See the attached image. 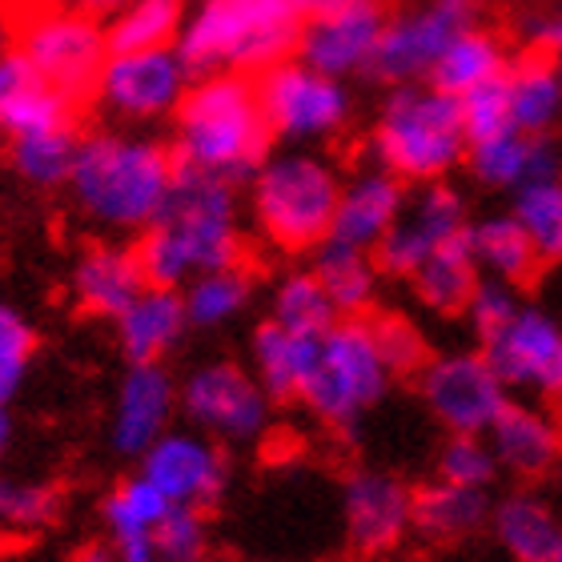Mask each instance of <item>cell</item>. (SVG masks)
<instances>
[{
	"label": "cell",
	"instance_id": "30",
	"mask_svg": "<svg viewBox=\"0 0 562 562\" xmlns=\"http://www.w3.org/2000/svg\"><path fill=\"white\" fill-rule=\"evenodd\" d=\"M310 270L317 273L329 305L338 310V317L374 314L378 290H382V278H386V273L378 270L374 254L353 249V246H338V241H326V246L314 249Z\"/></svg>",
	"mask_w": 562,
	"mask_h": 562
},
{
	"label": "cell",
	"instance_id": "25",
	"mask_svg": "<svg viewBox=\"0 0 562 562\" xmlns=\"http://www.w3.org/2000/svg\"><path fill=\"white\" fill-rule=\"evenodd\" d=\"M145 285L137 249L121 241H97L72 266V297L93 317H117Z\"/></svg>",
	"mask_w": 562,
	"mask_h": 562
},
{
	"label": "cell",
	"instance_id": "37",
	"mask_svg": "<svg viewBox=\"0 0 562 562\" xmlns=\"http://www.w3.org/2000/svg\"><path fill=\"white\" fill-rule=\"evenodd\" d=\"M510 213L530 237L542 266L562 261V181L554 173L535 177L522 189L510 193Z\"/></svg>",
	"mask_w": 562,
	"mask_h": 562
},
{
	"label": "cell",
	"instance_id": "58",
	"mask_svg": "<svg viewBox=\"0 0 562 562\" xmlns=\"http://www.w3.org/2000/svg\"><path fill=\"white\" fill-rule=\"evenodd\" d=\"M329 4H338V0H329Z\"/></svg>",
	"mask_w": 562,
	"mask_h": 562
},
{
	"label": "cell",
	"instance_id": "7",
	"mask_svg": "<svg viewBox=\"0 0 562 562\" xmlns=\"http://www.w3.org/2000/svg\"><path fill=\"white\" fill-rule=\"evenodd\" d=\"M394 370L382 358L370 314L338 317L317 334L314 362L305 374L297 402L329 430H353L378 402L390 394Z\"/></svg>",
	"mask_w": 562,
	"mask_h": 562
},
{
	"label": "cell",
	"instance_id": "9",
	"mask_svg": "<svg viewBox=\"0 0 562 562\" xmlns=\"http://www.w3.org/2000/svg\"><path fill=\"white\" fill-rule=\"evenodd\" d=\"M16 53L65 97H72L77 105L93 97L97 72L109 57L105 29L97 24L93 12L72 9L65 0L33 4L16 24Z\"/></svg>",
	"mask_w": 562,
	"mask_h": 562
},
{
	"label": "cell",
	"instance_id": "17",
	"mask_svg": "<svg viewBox=\"0 0 562 562\" xmlns=\"http://www.w3.org/2000/svg\"><path fill=\"white\" fill-rule=\"evenodd\" d=\"M341 527L358 554L394 551L414 527L411 486L386 470H353L341 486Z\"/></svg>",
	"mask_w": 562,
	"mask_h": 562
},
{
	"label": "cell",
	"instance_id": "45",
	"mask_svg": "<svg viewBox=\"0 0 562 562\" xmlns=\"http://www.w3.org/2000/svg\"><path fill=\"white\" fill-rule=\"evenodd\" d=\"M458 109H462V121H467V137H491L498 130H515L510 125V105H506V85L503 77L470 89L467 97H458Z\"/></svg>",
	"mask_w": 562,
	"mask_h": 562
},
{
	"label": "cell",
	"instance_id": "22",
	"mask_svg": "<svg viewBox=\"0 0 562 562\" xmlns=\"http://www.w3.org/2000/svg\"><path fill=\"white\" fill-rule=\"evenodd\" d=\"M462 169L474 177V186L491 193H515L535 177L554 173V140L522 130H498L470 140Z\"/></svg>",
	"mask_w": 562,
	"mask_h": 562
},
{
	"label": "cell",
	"instance_id": "50",
	"mask_svg": "<svg viewBox=\"0 0 562 562\" xmlns=\"http://www.w3.org/2000/svg\"><path fill=\"white\" fill-rule=\"evenodd\" d=\"M65 4H72V9H85L93 12V16H101V12H117L125 0H65Z\"/></svg>",
	"mask_w": 562,
	"mask_h": 562
},
{
	"label": "cell",
	"instance_id": "48",
	"mask_svg": "<svg viewBox=\"0 0 562 562\" xmlns=\"http://www.w3.org/2000/svg\"><path fill=\"white\" fill-rule=\"evenodd\" d=\"M542 394L562 406V334H559V346H554V358H551V370H547V386H542Z\"/></svg>",
	"mask_w": 562,
	"mask_h": 562
},
{
	"label": "cell",
	"instance_id": "20",
	"mask_svg": "<svg viewBox=\"0 0 562 562\" xmlns=\"http://www.w3.org/2000/svg\"><path fill=\"white\" fill-rule=\"evenodd\" d=\"M177 414V382L161 362H130L113 398L109 418V442L117 454L140 458L169 426Z\"/></svg>",
	"mask_w": 562,
	"mask_h": 562
},
{
	"label": "cell",
	"instance_id": "55",
	"mask_svg": "<svg viewBox=\"0 0 562 562\" xmlns=\"http://www.w3.org/2000/svg\"><path fill=\"white\" fill-rule=\"evenodd\" d=\"M551 562H562V530H559V539H554V551H551Z\"/></svg>",
	"mask_w": 562,
	"mask_h": 562
},
{
	"label": "cell",
	"instance_id": "53",
	"mask_svg": "<svg viewBox=\"0 0 562 562\" xmlns=\"http://www.w3.org/2000/svg\"><path fill=\"white\" fill-rule=\"evenodd\" d=\"M117 554H121V562H169L153 551V547H140V551H117Z\"/></svg>",
	"mask_w": 562,
	"mask_h": 562
},
{
	"label": "cell",
	"instance_id": "21",
	"mask_svg": "<svg viewBox=\"0 0 562 562\" xmlns=\"http://www.w3.org/2000/svg\"><path fill=\"white\" fill-rule=\"evenodd\" d=\"M498 470L515 479H542L562 462V422L542 402L506 398L486 430Z\"/></svg>",
	"mask_w": 562,
	"mask_h": 562
},
{
	"label": "cell",
	"instance_id": "23",
	"mask_svg": "<svg viewBox=\"0 0 562 562\" xmlns=\"http://www.w3.org/2000/svg\"><path fill=\"white\" fill-rule=\"evenodd\" d=\"M72 113H77V101L60 93L57 85H48L21 53L0 57V133L4 137L12 140L21 133L72 125Z\"/></svg>",
	"mask_w": 562,
	"mask_h": 562
},
{
	"label": "cell",
	"instance_id": "40",
	"mask_svg": "<svg viewBox=\"0 0 562 562\" xmlns=\"http://www.w3.org/2000/svg\"><path fill=\"white\" fill-rule=\"evenodd\" d=\"M438 479L458 482V486H474V491H491L494 479L503 474L498 470V458H494L486 434H450L438 450Z\"/></svg>",
	"mask_w": 562,
	"mask_h": 562
},
{
	"label": "cell",
	"instance_id": "56",
	"mask_svg": "<svg viewBox=\"0 0 562 562\" xmlns=\"http://www.w3.org/2000/svg\"><path fill=\"white\" fill-rule=\"evenodd\" d=\"M4 539H9V530H4V522H0V551H4Z\"/></svg>",
	"mask_w": 562,
	"mask_h": 562
},
{
	"label": "cell",
	"instance_id": "5",
	"mask_svg": "<svg viewBox=\"0 0 562 562\" xmlns=\"http://www.w3.org/2000/svg\"><path fill=\"white\" fill-rule=\"evenodd\" d=\"M366 149L370 161L402 177L406 186L450 181L470 149L458 97L442 93L430 81L390 85L386 101L374 113Z\"/></svg>",
	"mask_w": 562,
	"mask_h": 562
},
{
	"label": "cell",
	"instance_id": "1",
	"mask_svg": "<svg viewBox=\"0 0 562 562\" xmlns=\"http://www.w3.org/2000/svg\"><path fill=\"white\" fill-rule=\"evenodd\" d=\"M137 258L149 285L181 290L189 278L246 261V222L237 186L225 177L177 165L161 213L140 229Z\"/></svg>",
	"mask_w": 562,
	"mask_h": 562
},
{
	"label": "cell",
	"instance_id": "16",
	"mask_svg": "<svg viewBox=\"0 0 562 562\" xmlns=\"http://www.w3.org/2000/svg\"><path fill=\"white\" fill-rule=\"evenodd\" d=\"M140 474L177 506H213L229 486V454L210 434L169 430L140 454Z\"/></svg>",
	"mask_w": 562,
	"mask_h": 562
},
{
	"label": "cell",
	"instance_id": "44",
	"mask_svg": "<svg viewBox=\"0 0 562 562\" xmlns=\"http://www.w3.org/2000/svg\"><path fill=\"white\" fill-rule=\"evenodd\" d=\"M370 326H374V338L382 346V358L394 370V378H411L422 370V362L430 358L426 350V338L422 329L414 326L411 317L402 314H370Z\"/></svg>",
	"mask_w": 562,
	"mask_h": 562
},
{
	"label": "cell",
	"instance_id": "2",
	"mask_svg": "<svg viewBox=\"0 0 562 562\" xmlns=\"http://www.w3.org/2000/svg\"><path fill=\"white\" fill-rule=\"evenodd\" d=\"M177 177V157L145 133L101 130L77 140L69 193L81 217L109 234H140L161 213Z\"/></svg>",
	"mask_w": 562,
	"mask_h": 562
},
{
	"label": "cell",
	"instance_id": "13",
	"mask_svg": "<svg viewBox=\"0 0 562 562\" xmlns=\"http://www.w3.org/2000/svg\"><path fill=\"white\" fill-rule=\"evenodd\" d=\"M414 378L422 406L446 434H486L510 398V390L482 358V350L430 353Z\"/></svg>",
	"mask_w": 562,
	"mask_h": 562
},
{
	"label": "cell",
	"instance_id": "43",
	"mask_svg": "<svg viewBox=\"0 0 562 562\" xmlns=\"http://www.w3.org/2000/svg\"><path fill=\"white\" fill-rule=\"evenodd\" d=\"M36 353V334L29 317L0 297V402H9L29 378Z\"/></svg>",
	"mask_w": 562,
	"mask_h": 562
},
{
	"label": "cell",
	"instance_id": "4",
	"mask_svg": "<svg viewBox=\"0 0 562 562\" xmlns=\"http://www.w3.org/2000/svg\"><path fill=\"white\" fill-rule=\"evenodd\" d=\"M249 222L254 234L285 258H305L329 241L341 169L314 145H278L249 173Z\"/></svg>",
	"mask_w": 562,
	"mask_h": 562
},
{
	"label": "cell",
	"instance_id": "29",
	"mask_svg": "<svg viewBox=\"0 0 562 562\" xmlns=\"http://www.w3.org/2000/svg\"><path fill=\"white\" fill-rule=\"evenodd\" d=\"M314 346L317 334H297V329L278 326L270 317L254 329L249 370H254V378L266 386V394L273 402L297 398V390H302L305 374H310V362H314Z\"/></svg>",
	"mask_w": 562,
	"mask_h": 562
},
{
	"label": "cell",
	"instance_id": "28",
	"mask_svg": "<svg viewBox=\"0 0 562 562\" xmlns=\"http://www.w3.org/2000/svg\"><path fill=\"white\" fill-rule=\"evenodd\" d=\"M491 530L498 547L515 562H551L554 539H559V515L554 506L535 491H515L491 503Z\"/></svg>",
	"mask_w": 562,
	"mask_h": 562
},
{
	"label": "cell",
	"instance_id": "6",
	"mask_svg": "<svg viewBox=\"0 0 562 562\" xmlns=\"http://www.w3.org/2000/svg\"><path fill=\"white\" fill-rule=\"evenodd\" d=\"M302 12L290 0H201L186 12L177 53L189 72H246L258 77L297 48Z\"/></svg>",
	"mask_w": 562,
	"mask_h": 562
},
{
	"label": "cell",
	"instance_id": "52",
	"mask_svg": "<svg viewBox=\"0 0 562 562\" xmlns=\"http://www.w3.org/2000/svg\"><path fill=\"white\" fill-rule=\"evenodd\" d=\"M12 41H16V24L0 12V57H4V53H12Z\"/></svg>",
	"mask_w": 562,
	"mask_h": 562
},
{
	"label": "cell",
	"instance_id": "42",
	"mask_svg": "<svg viewBox=\"0 0 562 562\" xmlns=\"http://www.w3.org/2000/svg\"><path fill=\"white\" fill-rule=\"evenodd\" d=\"M153 551L169 562H205L210 559V522L201 506H169L153 530Z\"/></svg>",
	"mask_w": 562,
	"mask_h": 562
},
{
	"label": "cell",
	"instance_id": "18",
	"mask_svg": "<svg viewBox=\"0 0 562 562\" xmlns=\"http://www.w3.org/2000/svg\"><path fill=\"white\" fill-rule=\"evenodd\" d=\"M562 326L547 310L530 302H518L510 317H503L494 329L479 338L482 358L494 366L510 394H542L547 370H551L554 346H559Z\"/></svg>",
	"mask_w": 562,
	"mask_h": 562
},
{
	"label": "cell",
	"instance_id": "14",
	"mask_svg": "<svg viewBox=\"0 0 562 562\" xmlns=\"http://www.w3.org/2000/svg\"><path fill=\"white\" fill-rule=\"evenodd\" d=\"M382 29H386V4L382 0L322 4V9L302 16L293 57H302L305 65H314L317 72H329L338 81L370 77Z\"/></svg>",
	"mask_w": 562,
	"mask_h": 562
},
{
	"label": "cell",
	"instance_id": "41",
	"mask_svg": "<svg viewBox=\"0 0 562 562\" xmlns=\"http://www.w3.org/2000/svg\"><path fill=\"white\" fill-rule=\"evenodd\" d=\"M60 510V494L48 482L0 479V522L9 535H33L48 527Z\"/></svg>",
	"mask_w": 562,
	"mask_h": 562
},
{
	"label": "cell",
	"instance_id": "15",
	"mask_svg": "<svg viewBox=\"0 0 562 562\" xmlns=\"http://www.w3.org/2000/svg\"><path fill=\"white\" fill-rule=\"evenodd\" d=\"M467 222H470V205L462 198V189H454L450 181L411 186L406 189V201H402L398 222L390 225V234L374 249L378 270L386 273V278L406 281L430 254L458 241Z\"/></svg>",
	"mask_w": 562,
	"mask_h": 562
},
{
	"label": "cell",
	"instance_id": "46",
	"mask_svg": "<svg viewBox=\"0 0 562 562\" xmlns=\"http://www.w3.org/2000/svg\"><path fill=\"white\" fill-rule=\"evenodd\" d=\"M518 302H522V293H518V285H506V281H494V278H482L479 285H474V293H470L467 310H462V317L470 322V329L474 334H486V329H494L503 317H510L518 310Z\"/></svg>",
	"mask_w": 562,
	"mask_h": 562
},
{
	"label": "cell",
	"instance_id": "35",
	"mask_svg": "<svg viewBox=\"0 0 562 562\" xmlns=\"http://www.w3.org/2000/svg\"><path fill=\"white\" fill-rule=\"evenodd\" d=\"M169 498H165L157 486H153L145 474H133V479H121L113 491L105 494V530L117 551H140V547H153V530L169 510Z\"/></svg>",
	"mask_w": 562,
	"mask_h": 562
},
{
	"label": "cell",
	"instance_id": "34",
	"mask_svg": "<svg viewBox=\"0 0 562 562\" xmlns=\"http://www.w3.org/2000/svg\"><path fill=\"white\" fill-rule=\"evenodd\" d=\"M462 234H467V229H462ZM406 281H411L414 297H418L430 314L462 317V310H467L470 293H474V285L482 281V273H479V266L470 261L467 241L458 237V241L442 246L438 254H430Z\"/></svg>",
	"mask_w": 562,
	"mask_h": 562
},
{
	"label": "cell",
	"instance_id": "39",
	"mask_svg": "<svg viewBox=\"0 0 562 562\" xmlns=\"http://www.w3.org/2000/svg\"><path fill=\"white\" fill-rule=\"evenodd\" d=\"M77 130L57 125V130H36L12 137V165L16 173L36 189H57L69 181L72 157H77Z\"/></svg>",
	"mask_w": 562,
	"mask_h": 562
},
{
	"label": "cell",
	"instance_id": "49",
	"mask_svg": "<svg viewBox=\"0 0 562 562\" xmlns=\"http://www.w3.org/2000/svg\"><path fill=\"white\" fill-rule=\"evenodd\" d=\"M72 562H121L117 547H85L81 554H72Z\"/></svg>",
	"mask_w": 562,
	"mask_h": 562
},
{
	"label": "cell",
	"instance_id": "10",
	"mask_svg": "<svg viewBox=\"0 0 562 562\" xmlns=\"http://www.w3.org/2000/svg\"><path fill=\"white\" fill-rule=\"evenodd\" d=\"M177 414L193 430L210 434L222 446L261 442L273 422V398L254 370L237 362H201L177 382Z\"/></svg>",
	"mask_w": 562,
	"mask_h": 562
},
{
	"label": "cell",
	"instance_id": "38",
	"mask_svg": "<svg viewBox=\"0 0 562 562\" xmlns=\"http://www.w3.org/2000/svg\"><path fill=\"white\" fill-rule=\"evenodd\" d=\"M270 322H278L285 329H297V334H322L326 326L338 322V310L329 305L317 273L310 266H302V270H285L273 281Z\"/></svg>",
	"mask_w": 562,
	"mask_h": 562
},
{
	"label": "cell",
	"instance_id": "31",
	"mask_svg": "<svg viewBox=\"0 0 562 562\" xmlns=\"http://www.w3.org/2000/svg\"><path fill=\"white\" fill-rule=\"evenodd\" d=\"M258 297V278L246 261L222 266V270H205L181 285V302H186L189 329H222L246 314Z\"/></svg>",
	"mask_w": 562,
	"mask_h": 562
},
{
	"label": "cell",
	"instance_id": "19",
	"mask_svg": "<svg viewBox=\"0 0 562 562\" xmlns=\"http://www.w3.org/2000/svg\"><path fill=\"white\" fill-rule=\"evenodd\" d=\"M406 181L382 169L378 161H366L350 173H341V193L334 205V225H329V241L353 246L374 254L390 225L398 222L402 201H406Z\"/></svg>",
	"mask_w": 562,
	"mask_h": 562
},
{
	"label": "cell",
	"instance_id": "47",
	"mask_svg": "<svg viewBox=\"0 0 562 562\" xmlns=\"http://www.w3.org/2000/svg\"><path fill=\"white\" fill-rule=\"evenodd\" d=\"M522 41L551 57L554 72H559V85H562V4L551 12H530L527 24H522Z\"/></svg>",
	"mask_w": 562,
	"mask_h": 562
},
{
	"label": "cell",
	"instance_id": "27",
	"mask_svg": "<svg viewBox=\"0 0 562 562\" xmlns=\"http://www.w3.org/2000/svg\"><path fill=\"white\" fill-rule=\"evenodd\" d=\"M510 125L535 137H551L562 125V85L551 57L530 48L527 57H510L503 72Z\"/></svg>",
	"mask_w": 562,
	"mask_h": 562
},
{
	"label": "cell",
	"instance_id": "32",
	"mask_svg": "<svg viewBox=\"0 0 562 562\" xmlns=\"http://www.w3.org/2000/svg\"><path fill=\"white\" fill-rule=\"evenodd\" d=\"M491 518V494L474 486L434 479L430 486L414 491V530L434 542H454L486 527Z\"/></svg>",
	"mask_w": 562,
	"mask_h": 562
},
{
	"label": "cell",
	"instance_id": "26",
	"mask_svg": "<svg viewBox=\"0 0 562 562\" xmlns=\"http://www.w3.org/2000/svg\"><path fill=\"white\" fill-rule=\"evenodd\" d=\"M467 254L470 261L479 266L482 278H494V281H506V285H527L535 281V273L542 270L539 254L530 246V237L522 234V225L515 222V213L510 210H494V213H470L467 222Z\"/></svg>",
	"mask_w": 562,
	"mask_h": 562
},
{
	"label": "cell",
	"instance_id": "57",
	"mask_svg": "<svg viewBox=\"0 0 562 562\" xmlns=\"http://www.w3.org/2000/svg\"><path fill=\"white\" fill-rule=\"evenodd\" d=\"M205 562H225V559H205Z\"/></svg>",
	"mask_w": 562,
	"mask_h": 562
},
{
	"label": "cell",
	"instance_id": "36",
	"mask_svg": "<svg viewBox=\"0 0 562 562\" xmlns=\"http://www.w3.org/2000/svg\"><path fill=\"white\" fill-rule=\"evenodd\" d=\"M186 12V0H125L117 12H109V53L177 45Z\"/></svg>",
	"mask_w": 562,
	"mask_h": 562
},
{
	"label": "cell",
	"instance_id": "33",
	"mask_svg": "<svg viewBox=\"0 0 562 562\" xmlns=\"http://www.w3.org/2000/svg\"><path fill=\"white\" fill-rule=\"evenodd\" d=\"M506 65H510V48H506L503 36L486 29V24H474V29H467L462 36L450 41V48L438 57V65L430 69L426 81L438 85L450 97H467L470 89L503 77Z\"/></svg>",
	"mask_w": 562,
	"mask_h": 562
},
{
	"label": "cell",
	"instance_id": "8",
	"mask_svg": "<svg viewBox=\"0 0 562 562\" xmlns=\"http://www.w3.org/2000/svg\"><path fill=\"white\" fill-rule=\"evenodd\" d=\"M258 81L261 109L270 121L273 145H329L334 137L346 133L353 117L350 85L317 72L302 57H285L270 65L266 72L254 77Z\"/></svg>",
	"mask_w": 562,
	"mask_h": 562
},
{
	"label": "cell",
	"instance_id": "12",
	"mask_svg": "<svg viewBox=\"0 0 562 562\" xmlns=\"http://www.w3.org/2000/svg\"><path fill=\"white\" fill-rule=\"evenodd\" d=\"M193 72L181 60L177 45L130 48V53H109L97 72L93 97L109 117L125 125H153V121L173 117Z\"/></svg>",
	"mask_w": 562,
	"mask_h": 562
},
{
	"label": "cell",
	"instance_id": "3",
	"mask_svg": "<svg viewBox=\"0 0 562 562\" xmlns=\"http://www.w3.org/2000/svg\"><path fill=\"white\" fill-rule=\"evenodd\" d=\"M173 157L186 169L246 186L273 133L261 109L258 81L246 72H198L173 109Z\"/></svg>",
	"mask_w": 562,
	"mask_h": 562
},
{
	"label": "cell",
	"instance_id": "51",
	"mask_svg": "<svg viewBox=\"0 0 562 562\" xmlns=\"http://www.w3.org/2000/svg\"><path fill=\"white\" fill-rule=\"evenodd\" d=\"M12 442V418H9V402H0V458L9 454Z\"/></svg>",
	"mask_w": 562,
	"mask_h": 562
},
{
	"label": "cell",
	"instance_id": "54",
	"mask_svg": "<svg viewBox=\"0 0 562 562\" xmlns=\"http://www.w3.org/2000/svg\"><path fill=\"white\" fill-rule=\"evenodd\" d=\"M554 177H559V181H562V140H559V145H554Z\"/></svg>",
	"mask_w": 562,
	"mask_h": 562
},
{
	"label": "cell",
	"instance_id": "11",
	"mask_svg": "<svg viewBox=\"0 0 562 562\" xmlns=\"http://www.w3.org/2000/svg\"><path fill=\"white\" fill-rule=\"evenodd\" d=\"M474 24H482V0H414L394 16L386 12L370 77L386 85L426 81L450 41Z\"/></svg>",
	"mask_w": 562,
	"mask_h": 562
},
{
	"label": "cell",
	"instance_id": "24",
	"mask_svg": "<svg viewBox=\"0 0 562 562\" xmlns=\"http://www.w3.org/2000/svg\"><path fill=\"white\" fill-rule=\"evenodd\" d=\"M113 326H117L121 353L130 362H165L189 329L181 290H173V285H145L113 317Z\"/></svg>",
	"mask_w": 562,
	"mask_h": 562
}]
</instances>
